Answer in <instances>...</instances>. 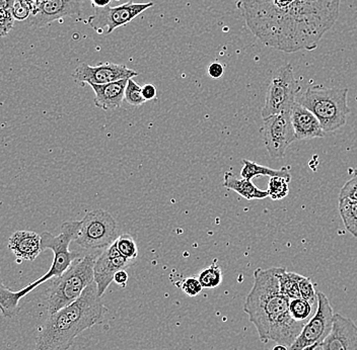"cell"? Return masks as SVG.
<instances>
[{
  "label": "cell",
  "instance_id": "74e56055",
  "mask_svg": "<svg viewBox=\"0 0 357 350\" xmlns=\"http://www.w3.org/2000/svg\"><path fill=\"white\" fill-rule=\"evenodd\" d=\"M15 0H0V10H13Z\"/></svg>",
  "mask_w": 357,
  "mask_h": 350
},
{
  "label": "cell",
  "instance_id": "ba28073f",
  "mask_svg": "<svg viewBox=\"0 0 357 350\" xmlns=\"http://www.w3.org/2000/svg\"><path fill=\"white\" fill-rule=\"evenodd\" d=\"M118 233L119 227L110 213L102 209H93L82 220L75 242L88 250L106 249L118 239Z\"/></svg>",
  "mask_w": 357,
  "mask_h": 350
},
{
  "label": "cell",
  "instance_id": "e0dca14e",
  "mask_svg": "<svg viewBox=\"0 0 357 350\" xmlns=\"http://www.w3.org/2000/svg\"><path fill=\"white\" fill-rule=\"evenodd\" d=\"M8 248L17 258L33 262L42 251L41 235L33 231H17L8 240Z\"/></svg>",
  "mask_w": 357,
  "mask_h": 350
},
{
  "label": "cell",
  "instance_id": "9c48e42d",
  "mask_svg": "<svg viewBox=\"0 0 357 350\" xmlns=\"http://www.w3.org/2000/svg\"><path fill=\"white\" fill-rule=\"evenodd\" d=\"M334 310L329 299L322 292L318 293L317 311L298 336L289 350H314L329 335L333 327Z\"/></svg>",
  "mask_w": 357,
  "mask_h": 350
},
{
  "label": "cell",
  "instance_id": "d4e9b609",
  "mask_svg": "<svg viewBox=\"0 0 357 350\" xmlns=\"http://www.w3.org/2000/svg\"><path fill=\"white\" fill-rule=\"evenodd\" d=\"M289 182L290 180L284 177H279V176L270 177L267 189L270 198L273 200H279L287 198L289 193Z\"/></svg>",
  "mask_w": 357,
  "mask_h": 350
},
{
  "label": "cell",
  "instance_id": "83f0119b",
  "mask_svg": "<svg viewBox=\"0 0 357 350\" xmlns=\"http://www.w3.org/2000/svg\"><path fill=\"white\" fill-rule=\"evenodd\" d=\"M125 100L127 104L134 106H142L146 100L142 95V88L139 84L134 81L133 78H130L127 83L126 90H125Z\"/></svg>",
  "mask_w": 357,
  "mask_h": 350
},
{
  "label": "cell",
  "instance_id": "484cf974",
  "mask_svg": "<svg viewBox=\"0 0 357 350\" xmlns=\"http://www.w3.org/2000/svg\"><path fill=\"white\" fill-rule=\"evenodd\" d=\"M118 250L122 254L127 260H136L138 255L137 245L134 241L132 236L129 234H122L116 240Z\"/></svg>",
  "mask_w": 357,
  "mask_h": 350
},
{
  "label": "cell",
  "instance_id": "d590c367",
  "mask_svg": "<svg viewBox=\"0 0 357 350\" xmlns=\"http://www.w3.org/2000/svg\"><path fill=\"white\" fill-rule=\"evenodd\" d=\"M26 2H28L31 11H32V15H31V17H35V15H37L38 13H40V10H42L46 0H26Z\"/></svg>",
  "mask_w": 357,
  "mask_h": 350
},
{
  "label": "cell",
  "instance_id": "5bb4252c",
  "mask_svg": "<svg viewBox=\"0 0 357 350\" xmlns=\"http://www.w3.org/2000/svg\"><path fill=\"white\" fill-rule=\"evenodd\" d=\"M320 347L323 350H357V325L351 319L335 313L331 332Z\"/></svg>",
  "mask_w": 357,
  "mask_h": 350
},
{
  "label": "cell",
  "instance_id": "603a6c76",
  "mask_svg": "<svg viewBox=\"0 0 357 350\" xmlns=\"http://www.w3.org/2000/svg\"><path fill=\"white\" fill-rule=\"evenodd\" d=\"M279 282H280V291L283 295L289 296L290 300L301 298L296 273H287V269H283Z\"/></svg>",
  "mask_w": 357,
  "mask_h": 350
},
{
  "label": "cell",
  "instance_id": "ab89813d",
  "mask_svg": "<svg viewBox=\"0 0 357 350\" xmlns=\"http://www.w3.org/2000/svg\"><path fill=\"white\" fill-rule=\"evenodd\" d=\"M314 350H323V349H322V347H317V349H314Z\"/></svg>",
  "mask_w": 357,
  "mask_h": 350
},
{
  "label": "cell",
  "instance_id": "7c38bea8",
  "mask_svg": "<svg viewBox=\"0 0 357 350\" xmlns=\"http://www.w3.org/2000/svg\"><path fill=\"white\" fill-rule=\"evenodd\" d=\"M130 265H132V262L120 253L116 242L108 248L104 249V251L98 256L93 265V280L97 284L98 293L100 298L104 296L109 285L113 282L115 274L118 271L126 269Z\"/></svg>",
  "mask_w": 357,
  "mask_h": 350
},
{
  "label": "cell",
  "instance_id": "4316f807",
  "mask_svg": "<svg viewBox=\"0 0 357 350\" xmlns=\"http://www.w3.org/2000/svg\"><path fill=\"white\" fill-rule=\"evenodd\" d=\"M296 280H298V287H300L301 298L309 302L312 306L318 304V293L314 289L311 278H305V276L296 273Z\"/></svg>",
  "mask_w": 357,
  "mask_h": 350
},
{
  "label": "cell",
  "instance_id": "8d00e7d4",
  "mask_svg": "<svg viewBox=\"0 0 357 350\" xmlns=\"http://www.w3.org/2000/svg\"><path fill=\"white\" fill-rule=\"evenodd\" d=\"M112 0H91L93 8H102L109 6Z\"/></svg>",
  "mask_w": 357,
  "mask_h": 350
},
{
  "label": "cell",
  "instance_id": "cb8c5ba5",
  "mask_svg": "<svg viewBox=\"0 0 357 350\" xmlns=\"http://www.w3.org/2000/svg\"><path fill=\"white\" fill-rule=\"evenodd\" d=\"M312 305L310 304L303 298L294 299L290 300L289 311L290 315L298 322H305L309 321L312 315Z\"/></svg>",
  "mask_w": 357,
  "mask_h": 350
},
{
  "label": "cell",
  "instance_id": "ffe728a7",
  "mask_svg": "<svg viewBox=\"0 0 357 350\" xmlns=\"http://www.w3.org/2000/svg\"><path fill=\"white\" fill-rule=\"evenodd\" d=\"M242 162L243 168L241 170V176H242V178H245V180H252L253 178L260 177V176H269V177L279 176V177H284L287 180H291L289 166H283L280 169H273L247 159L243 160Z\"/></svg>",
  "mask_w": 357,
  "mask_h": 350
},
{
  "label": "cell",
  "instance_id": "7a4b0ae2",
  "mask_svg": "<svg viewBox=\"0 0 357 350\" xmlns=\"http://www.w3.org/2000/svg\"><path fill=\"white\" fill-rule=\"evenodd\" d=\"M285 267L257 269L254 284L245 298L244 311L255 326L259 340L267 344L289 347L300 335L305 322H298L290 315L289 296L280 291V274Z\"/></svg>",
  "mask_w": 357,
  "mask_h": 350
},
{
  "label": "cell",
  "instance_id": "52a82bcc",
  "mask_svg": "<svg viewBox=\"0 0 357 350\" xmlns=\"http://www.w3.org/2000/svg\"><path fill=\"white\" fill-rule=\"evenodd\" d=\"M300 89L291 64L279 67L268 86L264 106L261 111L262 119L291 111L300 95Z\"/></svg>",
  "mask_w": 357,
  "mask_h": 350
},
{
  "label": "cell",
  "instance_id": "2e32d148",
  "mask_svg": "<svg viewBox=\"0 0 357 350\" xmlns=\"http://www.w3.org/2000/svg\"><path fill=\"white\" fill-rule=\"evenodd\" d=\"M292 126L296 132V139L311 140L314 138L325 137L326 132L323 130L320 120L316 116L300 102H296L290 111Z\"/></svg>",
  "mask_w": 357,
  "mask_h": 350
},
{
  "label": "cell",
  "instance_id": "8992f818",
  "mask_svg": "<svg viewBox=\"0 0 357 350\" xmlns=\"http://www.w3.org/2000/svg\"><path fill=\"white\" fill-rule=\"evenodd\" d=\"M95 254L78 258L59 278H54L47 294V310L49 314L63 309L82 296L84 289L93 282Z\"/></svg>",
  "mask_w": 357,
  "mask_h": 350
},
{
  "label": "cell",
  "instance_id": "8fae6325",
  "mask_svg": "<svg viewBox=\"0 0 357 350\" xmlns=\"http://www.w3.org/2000/svg\"><path fill=\"white\" fill-rule=\"evenodd\" d=\"M153 6V2L136 3L128 1L115 8H95V13L89 17V24L97 33L110 35L116 29L132 22L136 17Z\"/></svg>",
  "mask_w": 357,
  "mask_h": 350
},
{
  "label": "cell",
  "instance_id": "4dcf8cb0",
  "mask_svg": "<svg viewBox=\"0 0 357 350\" xmlns=\"http://www.w3.org/2000/svg\"><path fill=\"white\" fill-rule=\"evenodd\" d=\"M181 289L187 296H191V298L199 295L202 289H204L198 278H193V276L185 278L182 285H181Z\"/></svg>",
  "mask_w": 357,
  "mask_h": 350
},
{
  "label": "cell",
  "instance_id": "277c9868",
  "mask_svg": "<svg viewBox=\"0 0 357 350\" xmlns=\"http://www.w3.org/2000/svg\"><path fill=\"white\" fill-rule=\"evenodd\" d=\"M82 221H68L61 226V233L58 236L49 232L41 234L42 250L50 249L54 253L50 269L41 278L20 291L13 292L3 284L0 285V309L4 317L13 318L19 313L20 301L28 295L40 285L49 282L54 278H59L66 273L75 260L79 258V253L69 250V245L77 240Z\"/></svg>",
  "mask_w": 357,
  "mask_h": 350
},
{
  "label": "cell",
  "instance_id": "3957f363",
  "mask_svg": "<svg viewBox=\"0 0 357 350\" xmlns=\"http://www.w3.org/2000/svg\"><path fill=\"white\" fill-rule=\"evenodd\" d=\"M95 280L73 304L49 314L36 338L35 350H67L82 332L100 324L106 315Z\"/></svg>",
  "mask_w": 357,
  "mask_h": 350
},
{
  "label": "cell",
  "instance_id": "ac0fdd59",
  "mask_svg": "<svg viewBox=\"0 0 357 350\" xmlns=\"http://www.w3.org/2000/svg\"><path fill=\"white\" fill-rule=\"evenodd\" d=\"M129 79L107 84H89L95 91L96 106L102 111L120 108L125 100V90Z\"/></svg>",
  "mask_w": 357,
  "mask_h": 350
},
{
  "label": "cell",
  "instance_id": "4fadbf2b",
  "mask_svg": "<svg viewBox=\"0 0 357 350\" xmlns=\"http://www.w3.org/2000/svg\"><path fill=\"white\" fill-rule=\"evenodd\" d=\"M136 77H138V73L133 69L115 63H100L98 66L82 63L73 74V79L89 84L112 83Z\"/></svg>",
  "mask_w": 357,
  "mask_h": 350
},
{
  "label": "cell",
  "instance_id": "30bf717a",
  "mask_svg": "<svg viewBox=\"0 0 357 350\" xmlns=\"http://www.w3.org/2000/svg\"><path fill=\"white\" fill-rule=\"evenodd\" d=\"M260 133L268 153L273 159H282L290 145L298 140L290 111L263 119Z\"/></svg>",
  "mask_w": 357,
  "mask_h": 350
},
{
  "label": "cell",
  "instance_id": "6da1fadb",
  "mask_svg": "<svg viewBox=\"0 0 357 350\" xmlns=\"http://www.w3.org/2000/svg\"><path fill=\"white\" fill-rule=\"evenodd\" d=\"M341 0H240L238 8L251 33L284 53L312 51L340 13Z\"/></svg>",
  "mask_w": 357,
  "mask_h": 350
},
{
  "label": "cell",
  "instance_id": "f1b7e54d",
  "mask_svg": "<svg viewBox=\"0 0 357 350\" xmlns=\"http://www.w3.org/2000/svg\"><path fill=\"white\" fill-rule=\"evenodd\" d=\"M339 198H349L357 200V168L352 170V175L341 189Z\"/></svg>",
  "mask_w": 357,
  "mask_h": 350
},
{
  "label": "cell",
  "instance_id": "44dd1931",
  "mask_svg": "<svg viewBox=\"0 0 357 350\" xmlns=\"http://www.w3.org/2000/svg\"><path fill=\"white\" fill-rule=\"evenodd\" d=\"M339 213L346 230L357 238V200L339 198Z\"/></svg>",
  "mask_w": 357,
  "mask_h": 350
},
{
  "label": "cell",
  "instance_id": "1f68e13d",
  "mask_svg": "<svg viewBox=\"0 0 357 350\" xmlns=\"http://www.w3.org/2000/svg\"><path fill=\"white\" fill-rule=\"evenodd\" d=\"M15 21L13 10H0V32L2 37L10 33Z\"/></svg>",
  "mask_w": 357,
  "mask_h": 350
},
{
  "label": "cell",
  "instance_id": "d6986e66",
  "mask_svg": "<svg viewBox=\"0 0 357 350\" xmlns=\"http://www.w3.org/2000/svg\"><path fill=\"white\" fill-rule=\"evenodd\" d=\"M223 186L225 189L236 191L241 197L247 200H263V198L269 197L267 189L263 191V189H258L252 182V180H245V178L238 180V178L234 177L233 173H225Z\"/></svg>",
  "mask_w": 357,
  "mask_h": 350
},
{
  "label": "cell",
  "instance_id": "f546056e",
  "mask_svg": "<svg viewBox=\"0 0 357 350\" xmlns=\"http://www.w3.org/2000/svg\"><path fill=\"white\" fill-rule=\"evenodd\" d=\"M13 15L15 21L22 22L30 19L32 15L30 6L26 0H15L13 6Z\"/></svg>",
  "mask_w": 357,
  "mask_h": 350
},
{
  "label": "cell",
  "instance_id": "e575fe53",
  "mask_svg": "<svg viewBox=\"0 0 357 350\" xmlns=\"http://www.w3.org/2000/svg\"><path fill=\"white\" fill-rule=\"evenodd\" d=\"M128 273H126V271H125V269H123V271H118V273L115 274V276H114V282H115L116 284H117L118 285H120V287H121L122 289L126 287L127 283H128Z\"/></svg>",
  "mask_w": 357,
  "mask_h": 350
},
{
  "label": "cell",
  "instance_id": "f35d334b",
  "mask_svg": "<svg viewBox=\"0 0 357 350\" xmlns=\"http://www.w3.org/2000/svg\"><path fill=\"white\" fill-rule=\"evenodd\" d=\"M272 350H289V347L283 344H276Z\"/></svg>",
  "mask_w": 357,
  "mask_h": 350
},
{
  "label": "cell",
  "instance_id": "9a60e30c",
  "mask_svg": "<svg viewBox=\"0 0 357 350\" xmlns=\"http://www.w3.org/2000/svg\"><path fill=\"white\" fill-rule=\"evenodd\" d=\"M84 1L86 0H46L40 13L30 17L31 26L42 28L57 19L80 15Z\"/></svg>",
  "mask_w": 357,
  "mask_h": 350
},
{
  "label": "cell",
  "instance_id": "7402d4cb",
  "mask_svg": "<svg viewBox=\"0 0 357 350\" xmlns=\"http://www.w3.org/2000/svg\"><path fill=\"white\" fill-rule=\"evenodd\" d=\"M198 280L202 285L203 289H216L222 283V269L216 263H212L211 267L200 271L198 274Z\"/></svg>",
  "mask_w": 357,
  "mask_h": 350
},
{
  "label": "cell",
  "instance_id": "d6a6232c",
  "mask_svg": "<svg viewBox=\"0 0 357 350\" xmlns=\"http://www.w3.org/2000/svg\"><path fill=\"white\" fill-rule=\"evenodd\" d=\"M223 73H225V68L218 62H213L208 67V74L212 79H220L222 77Z\"/></svg>",
  "mask_w": 357,
  "mask_h": 350
},
{
  "label": "cell",
  "instance_id": "836d02e7",
  "mask_svg": "<svg viewBox=\"0 0 357 350\" xmlns=\"http://www.w3.org/2000/svg\"><path fill=\"white\" fill-rule=\"evenodd\" d=\"M156 93H158V90H156V88L153 84H145V86H142V95H144V100H153L156 97Z\"/></svg>",
  "mask_w": 357,
  "mask_h": 350
},
{
  "label": "cell",
  "instance_id": "5b68a950",
  "mask_svg": "<svg viewBox=\"0 0 357 350\" xmlns=\"http://www.w3.org/2000/svg\"><path fill=\"white\" fill-rule=\"evenodd\" d=\"M347 95L348 88L314 86L298 95L296 102L316 116L326 133H331L344 127L347 116L351 113L347 104Z\"/></svg>",
  "mask_w": 357,
  "mask_h": 350
}]
</instances>
